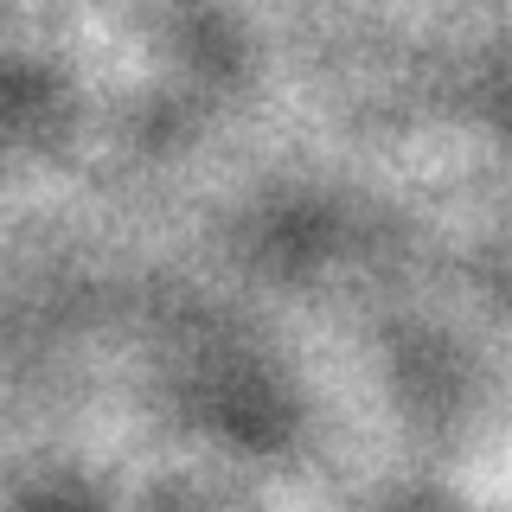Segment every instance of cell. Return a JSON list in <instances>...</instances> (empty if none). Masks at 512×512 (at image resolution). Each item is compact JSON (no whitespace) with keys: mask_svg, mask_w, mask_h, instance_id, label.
Returning <instances> with one entry per match:
<instances>
[]
</instances>
